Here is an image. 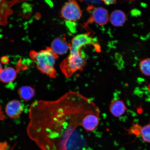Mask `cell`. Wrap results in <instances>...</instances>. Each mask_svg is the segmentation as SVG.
<instances>
[{
	"mask_svg": "<svg viewBox=\"0 0 150 150\" xmlns=\"http://www.w3.org/2000/svg\"><path fill=\"white\" fill-rule=\"evenodd\" d=\"M2 1V0H0V2H1Z\"/></svg>",
	"mask_w": 150,
	"mask_h": 150,
	"instance_id": "cell-20",
	"label": "cell"
},
{
	"mask_svg": "<svg viewBox=\"0 0 150 150\" xmlns=\"http://www.w3.org/2000/svg\"><path fill=\"white\" fill-rule=\"evenodd\" d=\"M127 108L124 102L121 100L116 99L110 103V112L114 117H120L125 113Z\"/></svg>",
	"mask_w": 150,
	"mask_h": 150,
	"instance_id": "cell-9",
	"label": "cell"
},
{
	"mask_svg": "<svg viewBox=\"0 0 150 150\" xmlns=\"http://www.w3.org/2000/svg\"><path fill=\"white\" fill-rule=\"evenodd\" d=\"M109 19L107 10L103 7H98L93 9L89 22H95L99 25H102L107 24Z\"/></svg>",
	"mask_w": 150,
	"mask_h": 150,
	"instance_id": "cell-6",
	"label": "cell"
},
{
	"mask_svg": "<svg viewBox=\"0 0 150 150\" xmlns=\"http://www.w3.org/2000/svg\"><path fill=\"white\" fill-rule=\"evenodd\" d=\"M62 17L70 22L79 20L82 15V11L77 2L72 1L67 3L62 8Z\"/></svg>",
	"mask_w": 150,
	"mask_h": 150,
	"instance_id": "cell-4",
	"label": "cell"
},
{
	"mask_svg": "<svg viewBox=\"0 0 150 150\" xmlns=\"http://www.w3.org/2000/svg\"><path fill=\"white\" fill-rule=\"evenodd\" d=\"M128 133L140 136L144 142L150 143V123L144 126L137 123L134 124L129 129Z\"/></svg>",
	"mask_w": 150,
	"mask_h": 150,
	"instance_id": "cell-5",
	"label": "cell"
},
{
	"mask_svg": "<svg viewBox=\"0 0 150 150\" xmlns=\"http://www.w3.org/2000/svg\"><path fill=\"white\" fill-rule=\"evenodd\" d=\"M130 1H135V0H130Z\"/></svg>",
	"mask_w": 150,
	"mask_h": 150,
	"instance_id": "cell-19",
	"label": "cell"
},
{
	"mask_svg": "<svg viewBox=\"0 0 150 150\" xmlns=\"http://www.w3.org/2000/svg\"><path fill=\"white\" fill-rule=\"evenodd\" d=\"M85 1L90 4H98L100 2L99 0H85Z\"/></svg>",
	"mask_w": 150,
	"mask_h": 150,
	"instance_id": "cell-15",
	"label": "cell"
},
{
	"mask_svg": "<svg viewBox=\"0 0 150 150\" xmlns=\"http://www.w3.org/2000/svg\"><path fill=\"white\" fill-rule=\"evenodd\" d=\"M104 2L105 4L107 5H110L114 4L116 3V0H101Z\"/></svg>",
	"mask_w": 150,
	"mask_h": 150,
	"instance_id": "cell-14",
	"label": "cell"
},
{
	"mask_svg": "<svg viewBox=\"0 0 150 150\" xmlns=\"http://www.w3.org/2000/svg\"><path fill=\"white\" fill-rule=\"evenodd\" d=\"M50 48L57 55H63L70 50V44L64 38L57 37L52 41Z\"/></svg>",
	"mask_w": 150,
	"mask_h": 150,
	"instance_id": "cell-8",
	"label": "cell"
},
{
	"mask_svg": "<svg viewBox=\"0 0 150 150\" xmlns=\"http://www.w3.org/2000/svg\"><path fill=\"white\" fill-rule=\"evenodd\" d=\"M17 71L12 67H8L0 72V81L5 83H10L16 79Z\"/></svg>",
	"mask_w": 150,
	"mask_h": 150,
	"instance_id": "cell-10",
	"label": "cell"
},
{
	"mask_svg": "<svg viewBox=\"0 0 150 150\" xmlns=\"http://www.w3.org/2000/svg\"><path fill=\"white\" fill-rule=\"evenodd\" d=\"M18 93L21 98L27 102L34 96L35 90L29 86H22L18 89Z\"/></svg>",
	"mask_w": 150,
	"mask_h": 150,
	"instance_id": "cell-12",
	"label": "cell"
},
{
	"mask_svg": "<svg viewBox=\"0 0 150 150\" xmlns=\"http://www.w3.org/2000/svg\"><path fill=\"white\" fill-rule=\"evenodd\" d=\"M99 108L91 99L69 91L55 100L30 105L28 136L40 150H83V131L99 121Z\"/></svg>",
	"mask_w": 150,
	"mask_h": 150,
	"instance_id": "cell-1",
	"label": "cell"
},
{
	"mask_svg": "<svg viewBox=\"0 0 150 150\" xmlns=\"http://www.w3.org/2000/svg\"><path fill=\"white\" fill-rule=\"evenodd\" d=\"M126 16L121 10H117L112 12L110 15V20L112 25L116 27H121L126 21Z\"/></svg>",
	"mask_w": 150,
	"mask_h": 150,
	"instance_id": "cell-11",
	"label": "cell"
},
{
	"mask_svg": "<svg viewBox=\"0 0 150 150\" xmlns=\"http://www.w3.org/2000/svg\"><path fill=\"white\" fill-rule=\"evenodd\" d=\"M139 69L142 74L146 76H150V58L142 60L139 64Z\"/></svg>",
	"mask_w": 150,
	"mask_h": 150,
	"instance_id": "cell-13",
	"label": "cell"
},
{
	"mask_svg": "<svg viewBox=\"0 0 150 150\" xmlns=\"http://www.w3.org/2000/svg\"><path fill=\"white\" fill-rule=\"evenodd\" d=\"M1 61L2 63L3 64H6L8 62V59L6 56H3L1 58Z\"/></svg>",
	"mask_w": 150,
	"mask_h": 150,
	"instance_id": "cell-16",
	"label": "cell"
},
{
	"mask_svg": "<svg viewBox=\"0 0 150 150\" xmlns=\"http://www.w3.org/2000/svg\"><path fill=\"white\" fill-rule=\"evenodd\" d=\"M2 67L1 63L0 62V72H1V71L2 70Z\"/></svg>",
	"mask_w": 150,
	"mask_h": 150,
	"instance_id": "cell-17",
	"label": "cell"
},
{
	"mask_svg": "<svg viewBox=\"0 0 150 150\" xmlns=\"http://www.w3.org/2000/svg\"><path fill=\"white\" fill-rule=\"evenodd\" d=\"M96 42L89 33L78 35L73 39L70 54L60 65L62 72L66 77L70 78L77 71L83 70L87 61L82 48L90 45H95Z\"/></svg>",
	"mask_w": 150,
	"mask_h": 150,
	"instance_id": "cell-2",
	"label": "cell"
},
{
	"mask_svg": "<svg viewBox=\"0 0 150 150\" xmlns=\"http://www.w3.org/2000/svg\"><path fill=\"white\" fill-rule=\"evenodd\" d=\"M70 1H75V0H70ZM80 1H83V0H80Z\"/></svg>",
	"mask_w": 150,
	"mask_h": 150,
	"instance_id": "cell-18",
	"label": "cell"
},
{
	"mask_svg": "<svg viewBox=\"0 0 150 150\" xmlns=\"http://www.w3.org/2000/svg\"><path fill=\"white\" fill-rule=\"evenodd\" d=\"M23 110L22 103L18 100L10 101L6 105L5 111L9 117L12 119L18 118L21 115Z\"/></svg>",
	"mask_w": 150,
	"mask_h": 150,
	"instance_id": "cell-7",
	"label": "cell"
},
{
	"mask_svg": "<svg viewBox=\"0 0 150 150\" xmlns=\"http://www.w3.org/2000/svg\"><path fill=\"white\" fill-rule=\"evenodd\" d=\"M29 56L36 64L37 69L41 72L50 78L56 77L57 72L55 65L59 57L51 48L47 47L45 50L39 52L31 50L30 52Z\"/></svg>",
	"mask_w": 150,
	"mask_h": 150,
	"instance_id": "cell-3",
	"label": "cell"
}]
</instances>
